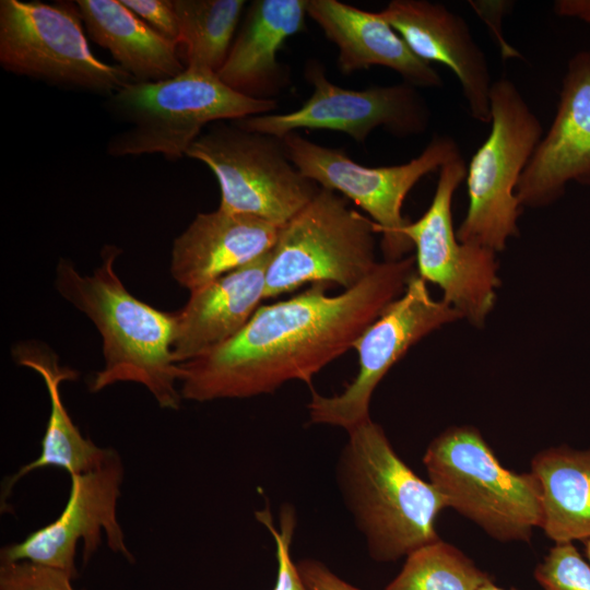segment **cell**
Masks as SVG:
<instances>
[{"label": "cell", "mask_w": 590, "mask_h": 590, "mask_svg": "<svg viewBox=\"0 0 590 590\" xmlns=\"http://www.w3.org/2000/svg\"><path fill=\"white\" fill-rule=\"evenodd\" d=\"M479 590H506V589H503L496 585H494L492 582V580L487 581L486 583H484ZM509 590H517L515 588H511Z\"/></svg>", "instance_id": "obj_32"}, {"label": "cell", "mask_w": 590, "mask_h": 590, "mask_svg": "<svg viewBox=\"0 0 590 590\" xmlns=\"http://www.w3.org/2000/svg\"><path fill=\"white\" fill-rule=\"evenodd\" d=\"M378 13L417 58L449 68L472 118L491 122L489 64L462 16L427 0H392Z\"/></svg>", "instance_id": "obj_16"}, {"label": "cell", "mask_w": 590, "mask_h": 590, "mask_svg": "<svg viewBox=\"0 0 590 590\" xmlns=\"http://www.w3.org/2000/svg\"><path fill=\"white\" fill-rule=\"evenodd\" d=\"M307 16L338 47V66L342 73L380 66L396 71L403 82L417 88L442 86L432 64L417 58L378 12L338 0H308Z\"/></svg>", "instance_id": "obj_20"}, {"label": "cell", "mask_w": 590, "mask_h": 590, "mask_svg": "<svg viewBox=\"0 0 590 590\" xmlns=\"http://www.w3.org/2000/svg\"><path fill=\"white\" fill-rule=\"evenodd\" d=\"M553 9L558 16L577 19L590 24V0H557Z\"/></svg>", "instance_id": "obj_31"}, {"label": "cell", "mask_w": 590, "mask_h": 590, "mask_svg": "<svg viewBox=\"0 0 590 590\" xmlns=\"http://www.w3.org/2000/svg\"><path fill=\"white\" fill-rule=\"evenodd\" d=\"M271 515L269 507L256 512L257 520L268 529L275 543L278 574L273 590H308L297 564L291 557L290 548L296 527L295 510L293 506H282L279 528L274 526Z\"/></svg>", "instance_id": "obj_27"}, {"label": "cell", "mask_w": 590, "mask_h": 590, "mask_svg": "<svg viewBox=\"0 0 590 590\" xmlns=\"http://www.w3.org/2000/svg\"><path fill=\"white\" fill-rule=\"evenodd\" d=\"M375 234L374 222L352 209L346 198L320 187L280 229L270 252L264 299L306 284L354 287L379 263Z\"/></svg>", "instance_id": "obj_7"}, {"label": "cell", "mask_w": 590, "mask_h": 590, "mask_svg": "<svg viewBox=\"0 0 590 590\" xmlns=\"http://www.w3.org/2000/svg\"><path fill=\"white\" fill-rule=\"evenodd\" d=\"M122 474L120 458L111 449L97 468L70 475L68 502L59 517L21 542L2 548L1 562L27 560L60 569L74 578L78 543L83 541L87 562L102 543L103 532L110 550L132 562L117 519Z\"/></svg>", "instance_id": "obj_14"}, {"label": "cell", "mask_w": 590, "mask_h": 590, "mask_svg": "<svg viewBox=\"0 0 590 590\" xmlns=\"http://www.w3.org/2000/svg\"><path fill=\"white\" fill-rule=\"evenodd\" d=\"M534 578L543 590H590V564L571 542L556 543L536 566Z\"/></svg>", "instance_id": "obj_26"}, {"label": "cell", "mask_w": 590, "mask_h": 590, "mask_svg": "<svg viewBox=\"0 0 590 590\" xmlns=\"http://www.w3.org/2000/svg\"><path fill=\"white\" fill-rule=\"evenodd\" d=\"M569 182L590 186V48L568 60L552 125L517 186L521 208H544Z\"/></svg>", "instance_id": "obj_15"}, {"label": "cell", "mask_w": 590, "mask_h": 590, "mask_svg": "<svg viewBox=\"0 0 590 590\" xmlns=\"http://www.w3.org/2000/svg\"><path fill=\"white\" fill-rule=\"evenodd\" d=\"M155 32L177 45L179 22L174 0H121Z\"/></svg>", "instance_id": "obj_29"}, {"label": "cell", "mask_w": 590, "mask_h": 590, "mask_svg": "<svg viewBox=\"0 0 590 590\" xmlns=\"http://www.w3.org/2000/svg\"><path fill=\"white\" fill-rule=\"evenodd\" d=\"M282 142L287 157L305 177L340 192L373 219L387 261L402 259L413 248L403 234L410 223L402 214L408 193L425 175L462 156L458 143L448 134L434 135L423 152L408 163L382 167L363 166L344 151L317 144L296 132L283 137Z\"/></svg>", "instance_id": "obj_10"}, {"label": "cell", "mask_w": 590, "mask_h": 590, "mask_svg": "<svg viewBox=\"0 0 590 590\" xmlns=\"http://www.w3.org/2000/svg\"><path fill=\"white\" fill-rule=\"evenodd\" d=\"M87 37L106 49L134 82H155L182 72L178 47L151 28L121 0H76Z\"/></svg>", "instance_id": "obj_22"}, {"label": "cell", "mask_w": 590, "mask_h": 590, "mask_svg": "<svg viewBox=\"0 0 590 590\" xmlns=\"http://www.w3.org/2000/svg\"><path fill=\"white\" fill-rule=\"evenodd\" d=\"M187 157L205 164L221 191L219 209L284 226L320 187L290 161L282 139L217 121L190 145Z\"/></svg>", "instance_id": "obj_9"}, {"label": "cell", "mask_w": 590, "mask_h": 590, "mask_svg": "<svg viewBox=\"0 0 590 590\" xmlns=\"http://www.w3.org/2000/svg\"><path fill=\"white\" fill-rule=\"evenodd\" d=\"M429 482L461 516L500 542H529L542 524L541 486L530 472L502 465L477 428L451 426L427 446Z\"/></svg>", "instance_id": "obj_5"}, {"label": "cell", "mask_w": 590, "mask_h": 590, "mask_svg": "<svg viewBox=\"0 0 590 590\" xmlns=\"http://www.w3.org/2000/svg\"><path fill=\"white\" fill-rule=\"evenodd\" d=\"M465 176L463 156L442 165L428 209L415 222L410 221L403 234L416 250L417 275L436 284L441 299L462 319L482 327L495 305L500 280L495 251L457 238L452 199Z\"/></svg>", "instance_id": "obj_11"}, {"label": "cell", "mask_w": 590, "mask_h": 590, "mask_svg": "<svg viewBox=\"0 0 590 590\" xmlns=\"http://www.w3.org/2000/svg\"><path fill=\"white\" fill-rule=\"evenodd\" d=\"M12 356L16 364L33 369L43 378L50 400V412L39 456L8 479L2 498H7L11 487L22 476L36 469L58 467L70 475L80 474L102 464L111 450L101 448L83 437L63 405L60 385L76 379V370L61 366L57 354L38 341L15 344Z\"/></svg>", "instance_id": "obj_21"}, {"label": "cell", "mask_w": 590, "mask_h": 590, "mask_svg": "<svg viewBox=\"0 0 590 590\" xmlns=\"http://www.w3.org/2000/svg\"><path fill=\"white\" fill-rule=\"evenodd\" d=\"M335 474L374 560L396 562L440 539L436 522L445 499L404 463L371 418L347 430Z\"/></svg>", "instance_id": "obj_3"}, {"label": "cell", "mask_w": 590, "mask_h": 590, "mask_svg": "<svg viewBox=\"0 0 590 590\" xmlns=\"http://www.w3.org/2000/svg\"><path fill=\"white\" fill-rule=\"evenodd\" d=\"M119 253V248L105 246L102 263L91 275H82L67 259L56 268L59 294L86 315L102 335L105 364L91 378L90 390L137 382L162 409L178 410L182 397L176 382L182 369L173 355L175 312L158 310L125 287L114 268Z\"/></svg>", "instance_id": "obj_2"}, {"label": "cell", "mask_w": 590, "mask_h": 590, "mask_svg": "<svg viewBox=\"0 0 590 590\" xmlns=\"http://www.w3.org/2000/svg\"><path fill=\"white\" fill-rule=\"evenodd\" d=\"M270 252L194 291L175 311L174 359L180 364L238 333L264 299Z\"/></svg>", "instance_id": "obj_18"}, {"label": "cell", "mask_w": 590, "mask_h": 590, "mask_svg": "<svg viewBox=\"0 0 590 590\" xmlns=\"http://www.w3.org/2000/svg\"><path fill=\"white\" fill-rule=\"evenodd\" d=\"M489 580L463 552L439 539L410 553L385 590H479Z\"/></svg>", "instance_id": "obj_25"}, {"label": "cell", "mask_w": 590, "mask_h": 590, "mask_svg": "<svg viewBox=\"0 0 590 590\" xmlns=\"http://www.w3.org/2000/svg\"><path fill=\"white\" fill-rule=\"evenodd\" d=\"M305 78L314 91L296 110L231 121L279 139L298 129H326L344 132L361 143L377 128L406 138L424 133L429 126L432 115L426 99L406 82L359 91L343 88L328 80L323 67L315 60L307 63Z\"/></svg>", "instance_id": "obj_12"}, {"label": "cell", "mask_w": 590, "mask_h": 590, "mask_svg": "<svg viewBox=\"0 0 590 590\" xmlns=\"http://www.w3.org/2000/svg\"><path fill=\"white\" fill-rule=\"evenodd\" d=\"M462 319L445 300L432 297L426 282L414 274L403 293L361 334L353 349L359 369L345 389L334 396L312 390L307 404L309 421L346 432L370 418L371 396L389 369L415 343L440 327Z\"/></svg>", "instance_id": "obj_13"}, {"label": "cell", "mask_w": 590, "mask_h": 590, "mask_svg": "<svg viewBox=\"0 0 590 590\" xmlns=\"http://www.w3.org/2000/svg\"><path fill=\"white\" fill-rule=\"evenodd\" d=\"M414 267V256L384 260L338 295L316 283L287 299L260 305L233 338L180 363L181 397L205 402L272 393L291 380L310 386L403 293Z\"/></svg>", "instance_id": "obj_1"}, {"label": "cell", "mask_w": 590, "mask_h": 590, "mask_svg": "<svg viewBox=\"0 0 590 590\" xmlns=\"http://www.w3.org/2000/svg\"><path fill=\"white\" fill-rule=\"evenodd\" d=\"M0 66L66 91L114 94L133 79L95 56L75 1L1 0Z\"/></svg>", "instance_id": "obj_8"}, {"label": "cell", "mask_w": 590, "mask_h": 590, "mask_svg": "<svg viewBox=\"0 0 590 590\" xmlns=\"http://www.w3.org/2000/svg\"><path fill=\"white\" fill-rule=\"evenodd\" d=\"M179 22L177 43L186 68L217 73L244 13V0H174Z\"/></svg>", "instance_id": "obj_24"}, {"label": "cell", "mask_w": 590, "mask_h": 590, "mask_svg": "<svg viewBox=\"0 0 590 590\" xmlns=\"http://www.w3.org/2000/svg\"><path fill=\"white\" fill-rule=\"evenodd\" d=\"M281 227L262 219L217 210L198 213L175 238L170 273L194 291L271 251Z\"/></svg>", "instance_id": "obj_17"}, {"label": "cell", "mask_w": 590, "mask_h": 590, "mask_svg": "<svg viewBox=\"0 0 590 590\" xmlns=\"http://www.w3.org/2000/svg\"><path fill=\"white\" fill-rule=\"evenodd\" d=\"M67 573L27 560L1 562L0 590H75Z\"/></svg>", "instance_id": "obj_28"}, {"label": "cell", "mask_w": 590, "mask_h": 590, "mask_svg": "<svg viewBox=\"0 0 590 590\" xmlns=\"http://www.w3.org/2000/svg\"><path fill=\"white\" fill-rule=\"evenodd\" d=\"M541 486L542 524L555 543L590 539V449L550 447L531 460Z\"/></svg>", "instance_id": "obj_23"}, {"label": "cell", "mask_w": 590, "mask_h": 590, "mask_svg": "<svg viewBox=\"0 0 590 590\" xmlns=\"http://www.w3.org/2000/svg\"><path fill=\"white\" fill-rule=\"evenodd\" d=\"M297 568L308 590H361L315 558L298 560Z\"/></svg>", "instance_id": "obj_30"}, {"label": "cell", "mask_w": 590, "mask_h": 590, "mask_svg": "<svg viewBox=\"0 0 590 590\" xmlns=\"http://www.w3.org/2000/svg\"><path fill=\"white\" fill-rule=\"evenodd\" d=\"M583 545H585V553L588 557V560H589V564H590V539H587L583 541Z\"/></svg>", "instance_id": "obj_33"}, {"label": "cell", "mask_w": 590, "mask_h": 590, "mask_svg": "<svg viewBox=\"0 0 590 590\" xmlns=\"http://www.w3.org/2000/svg\"><path fill=\"white\" fill-rule=\"evenodd\" d=\"M538 116L507 78L491 88V131L467 167L468 209L457 238L495 251L519 235L517 186L543 137Z\"/></svg>", "instance_id": "obj_6"}, {"label": "cell", "mask_w": 590, "mask_h": 590, "mask_svg": "<svg viewBox=\"0 0 590 590\" xmlns=\"http://www.w3.org/2000/svg\"><path fill=\"white\" fill-rule=\"evenodd\" d=\"M274 99L237 93L203 69L186 68L155 82H131L108 96L105 109L128 128L110 137L111 157L160 154L177 161L209 123L263 115L276 108Z\"/></svg>", "instance_id": "obj_4"}, {"label": "cell", "mask_w": 590, "mask_h": 590, "mask_svg": "<svg viewBox=\"0 0 590 590\" xmlns=\"http://www.w3.org/2000/svg\"><path fill=\"white\" fill-rule=\"evenodd\" d=\"M308 0H256L246 10L219 78L237 93L273 99L288 84L278 51L303 31Z\"/></svg>", "instance_id": "obj_19"}]
</instances>
